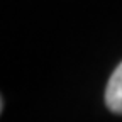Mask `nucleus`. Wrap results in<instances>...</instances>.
<instances>
[{
  "instance_id": "2",
  "label": "nucleus",
  "mask_w": 122,
  "mask_h": 122,
  "mask_svg": "<svg viewBox=\"0 0 122 122\" xmlns=\"http://www.w3.org/2000/svg\"><path fill=\"white\" fill-rule=\"evenodd\" d=\"M0 112H2V98H0Z\"/></svg>"
},
{
  "instance_id": "1",
  "label": "nucleus",
  "mask_w": 122,
  "mask_h": 122,
  "mask_svg": "<svg viewBox=\"0 0 122 122\" xmlns=\"http://www.w3.org/2000/svg\"><path fill=\"white\" fill-rule=\"evenodd\" d=\"M105 105L114 114L122 115V61L110 75L105 88Z\"/></svg>"
}]
</instances>
